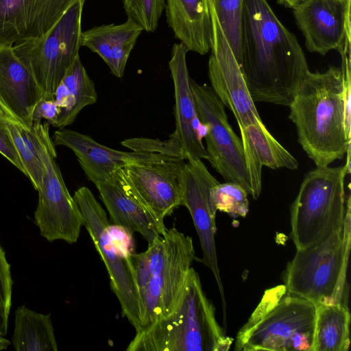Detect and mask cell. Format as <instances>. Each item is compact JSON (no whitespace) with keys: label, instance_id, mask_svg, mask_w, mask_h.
I'll return each mask as SVG.
<instances>
[{"label":"cell","instance_id":"obj_1","mask_svg":"<svg viewBox=\"0 0 351 351\" xmlns=\"http://www.w3.org/2000/svg\"><path fill=\"white\" fill-rule=\"evenodd\" d=\"M239 66L253 101L289 106L309 70L295 36L267 0H243Z\"/></svg>","mask_w":351,"mask_h":351},{"label":"cell","instance_id":"obj_2","mask_svg":"<svg viewBox=\"0 0 351 351\" xmlns=\"http://www.w3.org/2000/svg\"><path fill=\"white\" fill-rule=\"evenodd\" d=\"M344 73L330 66L325 72L309 70L289 105L298 141L317 167H327L343 158L351 139L343 121Z\"/></svg>","mask_w":351,"mask_h":351},{"label":"cell","instance_id":"obj_3","mask_svg":"<svg viewBox=\"0 0 351 351\" xmlns=\"http://www.w3.org/2000/svg\"><path fill=\"white\" fill-rule=\"evenodd\" d=\"M128 257L140 300L138 332L177 308L195 253L192 238L173 227L166 228L147 250Z\"/></svg>","mask_w":351,"mask_h":351},{"label":"cell","instance_id":"obj_4","mask_svg":"<svg viewBox=\"0 0 351 351\" xmlns=\"http://www.w3.org/2000/svg\"><path fill=\"white\" fill-rule=\"evenodd\" d=\"M233 339L217 322L197 271L191 267L175 311L145 331L136 332L128 351H227Z\"/></svg>","mask_w":351,"mask_h":351},{"label":"cell","instance_id":"obj_5","mask_svg":"<svg viewBox=\"0 0 351 351\" xmlns=\"http://www.w3.org/2000/svg\"><path fill=\"white\" fill-rule=\"evenodd\" d=\"M317 306L285 285L265 291L237 334V351H311Z\"/></svg>","mask_w":351,"mask_h":351},{"label":"cell","instance_id":"obj_6","mask_svg":"<svg viewBox=\"0 0 351 351\" xmlns=\"http://www.w3.org/2000/svg\"><path fill=\"white\" fill-rule=\"evenodd\" d=\"M350 250V195L343 228L313 246L296 250L285 273L287 291L315 305L343 303Z\"/></svg>","mask_w":351,"mask_h":351},{"label":"cell","instance_id":"obj_7","mask_svg":"<svg viewBox=\"0 0 351 351\" xmlns=\"http://www.w3.org/2000/svg\"><path fill=\"white\" fill-rule=\"evenodd\" d=\"M343 166L307 173L291 206V237L296 250L313 246L343 228L346 213Z\"/></svg>","mask_w":351,"mask_h":351},{"label":"cell","instance_id":"obj_8","mask_svg":"<svg viewBox=\"0 0 351 351\" xmlns=\"http://www.w3.org/2000/svg\"><path fill=\"white\" fill-rule=\"evenodd\" d=\"M86 0H75L43 36L12 46L36 80L42 99L54 100L55 91L80 56L81 21Z\"/></svg>","mask_w":351,"mask_h":351},{"label":"cell","instance_id":"obj_9","mask_svg":"<svg viewBox=\"0 0 351 351\" xmlns=\"http://www.w3.org/2000/svg\"><path fill=\"white\" fill-rule=\"evenodd\" d=\"M49 126L47 121L35 123L32 126L44 165L34 219L41 235L48 241L62 240L71 244L80 237L83 217L56 162L57 154Z\"/></svg>","mask_w":351,"mask_h":351},{"label":"cell","instance_id":"obj_10","mask_svg":"<svg viewBox=\"0 0 351 351\" xmlns=\"http://www.w3.org/2000/svg\"><path fill=\"white\" fill-rule=\"evenodd\" d=\"M73 198L82 215L83 226L108 271L110 287L120 303L122 315L136 332L141 326L140 300L129 255H125L114 243L107 214L92 191L81 186L75 191Z\"/></svg>","mask_w":351,"mask_h":351},{"label":"cell","instance_id":"obj_11","mask_svg":"<svg viewBox=\"0 0 351 351\" xmlns=\"http://www.w3.org/2000/svg\"><path fill=\"white\" fill-rule=\"evenodd\" d=\"M190 86L198 119L206 130L207 160L226 182L239 184L252 195L243 143L228 123L225 106L210 86L191 78Z\"/></svg>","mask_w":351,"mask_h":351},{"label":"cell","instance_id":"obj_12","mask_svg":"<svg viewBox=\"0 0 351 351\" xmlns=\"http://www.w3.org/2000/svg\"><path fill=\"white\" fill-rule=\"evenodd\" d=\"M209 5L212 21L211 53L208 61L210 87L233 113L239 128L256 124L262 120L210 0Z\"/></svg>","mask_w":351,"mask_h":351},{"label":"cell","instance_id":"obj_13","mask_svg":"<svg viewBox=\"0 0 351 351\" xmlns=\"http://www.w3.org/2000/svg\"><path fill=\"white\" fill-rule=\"evenodd\" d=\"M184 158L129 165L118 178L160 221L181 206L180 178Z\"/></svg>","mask_w":351,"mask_h":351},{"label":"cell","instance_id":"obj_14","mask_svg":"<svg viewBox=\"0 0 351 351\" xmlns=\"http://www.w3.org/2000/svg\"><path fill=\"white\" fill-rule=\"evenodd\" d=\"M292 9L310 52L350 50V0H303Z\"/></svg>","mask_w":351,"mask_h":351},{"label":"cell","instance_id":"obj_15","mask_svg":"<svg viewBox=\"0 0 351 351\" xmlns=\"http://www.w3.org/2000/svg\"><path fill=\"white\" fill-rule=\"evenodd\" d=\"M217 183L202 159H191L184 162L180 178L181 206L186 207L191 214L200 241L202 261L215 278L224 308L225 298L215 241L216 213L210 203V189Z\"/></svg>","mask_w":351,"mask_h":351},{"label":"cell","instance_id":"obj_16","mask_svg":"<svg viewBox=\"0 0 351 351\" xmlns=\"http://www.w3.org/2000/svg\"><path fill=\"white\" fill-rule=\"evenodd\" d=\"M52 141L55 145L65 146L73 152L87 178L95 185L114 180V173L129 165L184 158L164 152L116 150L97 143L89 135L64 128L56 130Z\"/></svg>","mask_w":351,"mask_h":351},{"label":"cell","instance_id":"obj_17","mask_svg":"<svg viewBox=\"0 0 351 351\" xmlns=\"http://www.w3.org/2000/svg\"><path fill=\"white\" fill-rule=\"evenodd\" d=\"M75 0H0V47L45 35Z\"/></svg>","mask_w":351,"mask_h":351},{"label":"cell","instance_id":"obj_18","mask_svg":"<svg viewBox=\"0 0 351 351\" xmlns=\"http://www.w3.org/2000/svg\"><path fill=\"white\" fill-rule=\"evenodd\" d=\"M186 47L175 43L172 47L169 67L174 85L176 130L185 160L206 159L208 154L202 143L201 123L198 119L190 86Z\"/></svg>","mask_w":351,"mask_h":351},{"label":"cell","instance_id":"obj_19","mask_svg":"<svg viewBox=\"0 0 351 351\" xmlns=\"http://www.w3.org/2000/svg\"><path fill=\"white\" fill-rule=\"evenodd\" d=\"M42 99L40 88L29 69L12 46L0 47V106L25 127L33 126L32 114Z\"/></svg>","mask_w":351,"mask_h":351},{"label":"cell","instance_id":"obj_20","mask_svg":"<svg viewBox=\"0 0 351 351\" xmlns=\"http://www.w3.org/2000/svg\"><path fill=\"white\" fill-rule=\"evenodd\" d=\"M95 186L112 225L132 233L138 232L148 244L165 232L164 222L158 219L115 176L114 180Z\"/></svg>","mask_w":351,"mask_h":351},{"label":"cell","instance_id":"obj_21","mask_svg":"<svg viewBox=\"0 0 351 351\" xmlns=\"http://www.w3.org/2000/svg\"><path fill=\"white\" fill-rule=\"evenodd\" d=\"M246 164L250 176L254 199L258 198L261 189L262 167L276 169H298L296 158L286 149L269 132L263 123L259 121L239 128Z\"/></svg>","mask_w":351,"mask_h":351},{"label":"cell","instance_id":"obj_22","mask_svg":"<svg viewBox=\"0 0 351 351\" xmlns=\"http://www.w3.org/2000/svg\"><path fill=\"white\" fill-rule=\"evenodd\" d=\"M165 10L168 25L188 51L205 55L210 50L209 0H167Z\"/></svg>","mask_w":351,"mask_h":351},{"label":"cell","instance_id":"obj_23","mask_svg":"<svg viewBox=\"0 0 351 351\" xmlns=\"http://www.w3.org/2000/svg\"><path fill=\"white\" fill-rule=\"evenodd\" d=\"M143 29L128 19L125 23L93 27L81 34V46L99 55L111 73L121 78L132 50Z\"/></svg>","mask_w":351,"mask_h":351},{"label":"cell","instance_id":"obj_24","mask_svg":"<svg viewBox=\"0 0 351 351\" xmlns=\"http://www.w3.org/2000/svg\"><path fill=\"white\" fill-rule=\"evenodd\" d=\"M97 99L94 82L78 56L55 91L54 101L60 112L54 127L61 129L71 125L80 111Z\"/></svg>","mask_w":351,"mask_h":351},{"label":"cell","instance_id":"obj_25","mask_svg":"<svg viewBox=\"0 0 351 351\" xmlns=\"http://www.w3.org/2000/svg\"><path fill=\"white\" fill-rule=\"evenodd\" d=\"M311 351H348L350 313L343 303L317 304Z\"/></svg>","mask_w":351,"mask_h":351},{"label":"cell","instance_id":"obj_26","mask_svg":"<svg viewBox=\"0 0 351 351\" xmlns=\"http://www.w3.org/2000/svg\"><path fill=\"white\" fill-rule=\"evenodd\" d=\"M18 351H57V343L50 314L32 311L25 305L15 311L12 339Z\"/></svg>","mask_w":351,"mask_h":351},{"label":"cell","instance_id":"obj_27","mask_svg":"<svg viewBox=\"0 0 351 351\" xmlns=\"http://www.w3.org/2000/svg\"><path fill=\"white\" fill-rule=\"evenodd\" d=\"M2 116L25 169V175L31 180L34 188L38 191L42 185L44 165L32 127L31 129L25 127L4 111Z\"/></svg>","mask_w":351,"mask_h":351},{"label":"cell","instance_id":"obj_28","mask_svg":"<svg viewBox=\"0 0 351 351\" xmlns=\"http://www.w3.org/2000/svg\"><path fill=\"white\" fill-rule=\"evenodd\" d=\"M223 34L239 64L243 0H210Z\"/></svg>","mask_w":351,"mask_h":351},{"label":"cell","instance_id":"obj_29","mask_svg":"<svg viewBox=\"0 0 351 351\" xmlns=\"http://www.w3.org/2000/svg\"><path fill=\"white\" fill-rule=\"evenodd\" d=\"M247 193L239 184L226 182L210 189V203L215 213H226L233 217H245L249 211Z\"/></svg>","mask_w":351,"mask_h":351},{"label":"cell","instance_id":"obj_30","mask_svg":"<svg viewBox=\"0 0 351 351\" xmlns=\"http://www.w3.org/2000/svg\"><path fill=\"white\" fill-rule=\"evenodd\" d=\"M123 3L128 19L147 33L156 30L165 10V0H123Z\"/></svg>","mask_w":351,"mask_h":351},{"label":"cell","instance_id":"obj_31","mask_svg":"<svg viewBox=\"0 0 351 351\" xmlns=\"http://www.w3.org/2000/svg\"><path fill=\"white\" fill-rule=\"evenodd\" d=\"M12 280L10 265L0 245V336L8 332V317L12 304Z\"/></svg>","mask_w":351,"mask_h":351},{"label":"cell","instance_id":"obj_32","mask_svg":"<svg viewBox=\"0 0 351 351\" xmlns=\"http://www.w3.org/2000/svg\"><path fill=\"white\" fill-rule=\"evenodd\" d=\"M121 143L133 151L164 152L183 156L180 143L173 133L170 136L169 140L164 141L154 139L132 138L126 139Z\"/></svg>","mask_w":351,"mask_h":351},{"label":"cell","instance_id":"obj_33","mask_svg":"<svg viewBox=\"0 0 351 351\" xmlns=\"http://www.w3.org/2000/svg\"><path fill=\"white\" fill-rule=\"evenodd\" d=\"M341 69L344 73L343 103L344 128L347 138L351 139V64L350 51L341 55Z\"/></svg>","mask_w":351,"mask_h":351},{"label":"cell","instance_id":"obj_34","mask_svg":"<svg viewBox=\"0 0 351 351\" xmlns=\"http://www.w3.org/2000/svg\"><path fill=\"white\" fill-rule=\"evenodd\" d=\"M0 154L23 173L25 174V169L2 114H0Z\"/></svg>","mask_w":351,"mask_h":351},{"label":"cell","instance_id":"obj_35","mask_svg":"<svg viewBox=\"0 0 351 351\" xmlns=\"http://www.w3.org/2000/svg\"><path fill=\"white\" fill-rule=\"evenodd\" d=\"M60 109L54 100L40 99L36 104L33 114V123H40L45 119L53 127L56 123Z\"/></svg>","mask_w":351,"mask_h":351},{"label":"cell","instance_id":"obj_36","mask_svg":"<svg viewBox=\"0 0 351 351\" xmlns=\"http://www.w3.org/2000/svg\"><path fill=\"white\" fill-rule=\"evenodd\" d=\"M346 161L345 165H343L346 173L350 174V157H351V143L348 144L347 149H346Z\"/></svg>","mask_w":351,"mask_h":351},{"label":"cell","instance_id":"obj_37","mask_svg":"<svg viewBox=\"0 0 351 351\" xmlns=\"http://www.w3.org/2000/svg\"><path fill=\"white\" fill-rule=\"evenodd\" d=\"M302 1L303 0H278V2L287 8H293Z\"/></svg>","mask_w":351,"mask_h":351},{"label":"cell","instance_id":"obj_38","mask_svg":"<svg viewBox=\"0 0 351 351\" xmlns=\"http://www.w3.org/2000/svg\"><path fill=\"white\" fill-rule=\"evenodd\" d=\"M10 344V341L4 337L0 336V350H5Z\"/></svg>","mask_w":351,"mask_h":351},{"label":"cell","instance_id":"obj_39","mask_svg":"<svg viewBox=\"0 0 351 351\" xmlns=\"http://www.w3.org/2000/svg\"><path fill=\"white\" fill-rule=\"evenodd\" d=\"M3 112V111L2 108L0 106V114H1Z\"/></svg>","mask_w":351,"mask_h":351}]
</instances>
